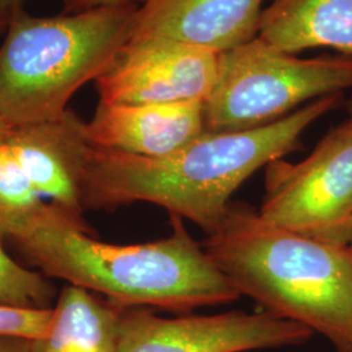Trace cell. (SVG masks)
I'll list each match as a JSON object with an SVG mask.
<instances>
[{
	"instance_id": "obj_1",
	"label": "cell",
	"mask_w": 352,
	"mask_h": 352,
	"mask_svg": "<svg viewBox=\"0 0 352 352\" xmlns=\"http://www.w3.org/2000/svg\"><path fill=\"white\" fill-rule=\"evenodd\" d=\"M344 94L307 103L269 126L236 132H204L166 157H142L91 145L81 187L87 210H113L151 202L187 218L209 234L236 189L257 170L302 146V135L338 109Z\"/></svg>"
},
{
	"instance_id": "obj_2",
	"label": "cell",
	"mask_w": 352,
	"mask_h": 352,
	"mask_svg": "<svg viewBox=\"0 0 352 352\" xmlns=\"http://www.w3.org/2000/svg\"><path fill=\"white\" fill-rule=\"evenodd\" d=\"M170 218V236L116 245L94 239L47 202L33 225L10 240L45 277L63 279L126 308L189 312L238 300V289L182 218Z\"/></svg>"
},
{
	"instance_id": "obj_3",
	"label": "cell",
	"mask_w": 352,
	"mask_h": 352,
	"mask_svg": "<svg viewBox=\"0 0 352 352\" xmlns=\"http://www.w3.org/2000/svg\"><path fill=\"white\" fill-rule=\"evenodd\" d=\"M202 247L240 295L270 315L352 352V254L349 247L276 226L250 205L230 202Z\"/></svg>"
},
{
	"instance_id": "obj_4",
	"label": "cell",
	"mask_w": 352,
	"mask_h": 352,
	"mask_svg": "<svg viewBox=\"0 0 352 352\" xmlns=\"http://www.w3.org/2000/svg\"><path fill=\"white\" fill-rule=\"evenodd\" d=\"M139 7L109 6L56 17L16 10L0 46V118L10 126L60 118L76 91L116 60Z\"/></svg>"
},
{
	"instance_id": "obj_5",
	"label": "cell",
	"mask_w": 352,
	"mask_h": 352,
	"mask_svg": "<svg viewBox=\"0 0 352 352\" xmlns=\"http://www.w3.org/2000/svg\"><path fill=\"white\" fill-rule=\"evenodd\" d=\"M352 89V56L298 58L257 36L222 52L212 96L204 103L205 132L269 126L309 102Z\"/></svg>"
},
{
	"instance_id": "obj_6",
	"label": "cell",
	"mask_w": 352,
	"mask_h": 352,
	"mask_svg": "<svg viewBox=\"0 0 352 352\" xmlns=\"http://www.w3.org/2000/svg\"><path fill=\"white\" fill-rule=\"evenodd\" d=\"M265 221L315 239L347 243L352 225V128H331L300 162L266 166Z\"/></svg>"
},
{
	"instance_id": "obj_7",
	"label": "cell",
	"mask_w": 352,
	"mask_h": 352,
	"mask_svg": "<svg viewBox=\"0 0 352 352\" xmlns=\"http://www.w3.org/2000/svg\"><path fill=\"white\" fill-rule=\"evenodd\" d=\"M314 331L267 312L164 318L124 308L115 352H245L300 346Z\"/></svg>"
},
{
	"instance_id": "obj_8",
	"label": "cell",
	"mask_w": 352,
	"mask_h": 352,
	"mask_svg": "<svg viewBox=\"0 0 352 352\" xmlns=\"http://www.w3.org/2000/svg\"><path fill=\"white\" fill-rule=\"evenodd\" d=\"M222 52L175 39L128 41L96 80L104 104L206 102L217 85Z\"/></svg>"
},
{
	"instance_id": "obj_9",
	"label": "cell",
	"mask_w": 352,
	"mask_h": 352,
	"mask_svg": "<svg viewBox=\"0 0 352 352\" xmlns=\"http://www.w3.org/2000/svg\"><path fill=\"white\" fill-rule=\"evenodd\" d=\"M7 136L38 195L94 236L81 201L82 179L91 148L87 122L67 109L55 120L10 126Z\"/></svg>"
},
{
	"instance_id": "obj_10",
	"label": "cell",
	"mask_w": 352,
	"mask_h": 352,
	"mask_svg": "<svg viewBox=\"0 0 352 352\" xmlns=\"http://www.w3.org/2000/svg\"><path fill=\"white\" fill-rule=\"evenodd\" d=\"M266 0H146L129 41L175 39L226 52L257 37Z\"/></svg>"
},
{
	"instance_id": "obj_11",
	"label": "cell",
	"mask_w": 352,
	"mask_h": 352,
	"mask_svg": "<svg viewBox=\"0 0 352 352\" xmlns=\"http://www.w3.org/2000/svg\"><path fill=\"white\" fill-rule=\"evenodd\" d=\"M91 145L142 157H166L205 132L204 102L104 104L87 122Z\"/></svg>"
},
{
	"instance_id": "obj_12",
	"label": "cell",
	"mask_w": 352,
	"mask_h": 352,
	"mask_svg": "<svg viewBox=\"0 0 352 352\" xmlns=\"http://www.w3.org/2000/svg\"><path fill=\"white\" fill-rule=\"evenodd\" d=\"M258 36L295 55L327 47L352 56V0H273Z\"/></svg>"
},
{
	"instance_id": "obj_13",
	"label": "cell",
	"mask_w": 352,
	"mask_h": 352,
	"mask_svg": "<svg viewBox=\"0 0 352 352\" xmlns=\"http://www.w3.org/2000/svg\"><path fill=\"white\" fill-rule=\"evenodd\" d=\"M124 308L89 289L65 286L47 333L30 340V352H115Z\"/></svg>"
},
{
	"instance_id": "obj_14",
	"label": "cell",
	"mask_w": 352,
	"mask_h": 352,
	"mask_svg": "<svg viewBox=\"0 0 352 352\" xmlns=\"http://www.w3.org/2000/svg\"><path fill=\"white\" fill-rule=\"evenodd\" d=\"M8 128L0 131V232L12 239L33 225L47 202L19 164L7 136Z\"/></svg>"
},
{
	"instance_id": "obj_15",
	"label": "cell",
	"mask_w": 352,
	"mask_h": 352,
	"mask_svg": "<svg viewBox=\"0 0 352 352\" xmlns=\"http://www.w3.org/2000/svg\"><path fill=\"white\" fill-rule=\"evenodd\" d=\"M0 232V304L23 308H51L55 287L43 274L17 264L3 247Z\"/></svg>"
},
{
	"instance_id": "obj_16",
	"label": "cell",
	"mask_w": 352,
	"mask_h": 352,
	"mask_svg": "<svg viewBox=\"0 0 352 352\" xmlns=\"http://www.w3.org/2000/svg\"><path fill=\"white\" fill-rule=\"evenodd\" d=\"M54 309L23 308L0 304V337L34 340L42 338L51 325Z\"/></svg>"
},
{
	"instance_id": "obj_17",
	"label": "cell",
	"mask_w": 352,
	"mask_h": 352,
	"mask_svg": "<svg viewBox=\"0 0 352 352\" xmlns=\"http://www.w3.org/2000/svg\"><path fill=\"white\" fill-rule=\"evenodd\" d=\"M146 0H62L67 11L81 12L87 10H93L98 7H109V6H123V4H138L141 6Z\"/></svg>"
},
{
	"instance_id": "obj_18",
	"label": "cell",
	"mask_w": 352,
	"mask_h": 352,
	"mask_svg": "<svg viewBox=\"0 0 352 352\" xmlns=\"http://www.w3.org/2000/svg\"><path fill=\"white\" fill-rule=\"evenodd\" d=\"M0 352H30V340L17 337H0Z\"/></svg>"
},
{
	"instance_id": "obj_19",
	"label": "cell",
	"mask_w": 352,
	"mask_h": 352,
	"mask_svg": "<svg viewBox=\"0 0 352 352\" xmlns=\"http://www.w3.org/2000/svg\"><path fill=\"white\" fill-rule=\"evenodd\" d=\"M23 3L24 0H0V12H14Z\"/></svg>"
},
{
	"instance_id": "obj_20",
	"label": "cell",
	"mask_w": 352,
	"mask_h": 352,
	"mask_svg": "<svg viewBox=\"0 0 352 352\" xmlns=\"http://www.w3.org/2000/svg\"><path fill=\"white\" fill-rule=\"evenodd\" d=\"M13 12H0V36L7 32Z\"/></svg>"
},
{
	"instance_id": "obj_21",
	"label": "cell",
	"mask_w": 352,
	"mask_h": 352,
	"mask_svg": "<svg viewBox=\"0 0 352 352\" xmlns=\"http://www.w3.org/2000/svg\"><path fill=\"white\" fill-rule=\"evenodd\" d=\"M347 110H349V118H347V120H344V122L352 128V101L349 103Z\"/></svg>"
},
{
	"instance_id": "obj_22",
	"label": "cell",
	"mask_w": 352,
	"mask_h": 352,
	"mask_svg": "<svg viewBox=\"0 0 352 352\" xmlns=\"http://www.w3.org/2000/svg\"><path fill=\"white\" fill-rule=\"evenodd\" d=\"M346 245L349 247V250H350L352 254V225L351 228H350V234H349V238H347V243H346Z\"/></svg>"
},
{
	"instance_id": "obj_23",
	"label": "cell",
	"mask_w": 352,
	"mask_h": 352,
	"mask_svg": "<svg viewBox=\"0 0 352 352\" xmlns=\"http://www.w3.org/2000/svg\"><path fill=\"white\" fill-rule=\"evenodd\" d=\"M8 126H8V124H7V123H6V122H4V120L0 118V131L6 129V128H8Z\"/></svg>"
}]
</instances>
